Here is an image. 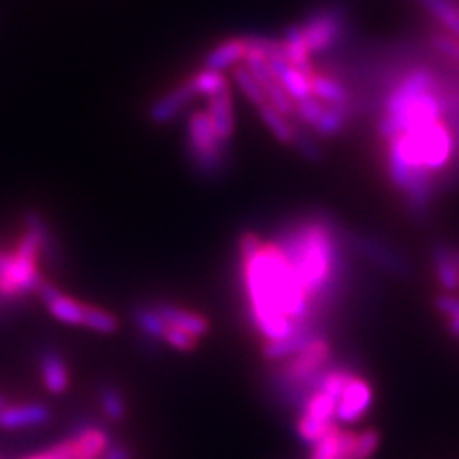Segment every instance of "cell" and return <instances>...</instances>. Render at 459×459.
<instances>
[{
  "label": "cell",
  "mask_w": 459,
  "mask_h": 459,
  "mask_svg": "<svg viewBox=\"0 0 459 459\" xmlns=\"http://www.w3.org/2000/svg\"><path fill=\"white\" fill-rule=\"evenodd\" d=\"M243 280L251 322L266 342L314 329V307L290 258L278 241H263L255 232L239 239Z\"/></svg>",
  "instance_id": "1"
},
{
  "label": "cell",
  "mask_w": 459,
  "mask_h": 459,
  "mask_svg": "<svg viewBox=\"0 0 459 459\" xmlns=\"http://www.w3.org/2000/svg\"><path fill=\"white\" fill-rule=\"evenodd\" d=\"M278 243L314 310L329 303L337 293L341 276V249L333 224L324 217H310L293 226Z\"/></svg>",
  "instance_id": "2"
},
{
  "label": "cell",
  "mask_w": 459,
  "mask_h": 459,
  "mask_svg": "<svg viewBox=\"0 0 459 459\" xmlns=\"http://www.w3.org/2000/svg\"><path fill=\"white\" fill-rule=\"evenodd\" d=\"M230 143L214 133L205 109H194L186 121V153L201 177L214 178L226 170Z\"/></svg>",
  "instance_id": "3"
},
{
  "label": "cell",
  "mask_w": 459,
  "mask_h": 459,
  "mask_svg": "<svg viewBox=\"0 0 459 459\" xmlns=\"http://www.w3.org/2000/svg\"><path fill=\"white\" fill-rule=\"evenodd\" d=\"M310 56H325L342 47L351 31L349 10L341 3H325L312 8L299 22Z\"/></svg>",
  "instance_id": "4"
},
{
  "label": "cell",
  "mask_w": 459,
  "mask_h": 459,
  "mask_svg": "<svg viewBox=\"0 0 459 459\" xmlns=\"http://www.w3.org/2000/svg\"><path fill=\"white\" fill-rule=\"evenodd\" d=\"M329 358H332V342H329L325 335L318 333L305 349H300L297 354L283 360L281 368L278 369V376L283 383L297 386H307L308 383L312 393L314 383L325 369Z\"/></svg>",
  "instance_id": "5"
},
{
  "label": "cell",
  "mask_w": 459,
  "mask_h": 459,
  "mask_svg": "<svg viewBox=\"0 0 459 459\" xmlns=\"http://www.w3.org/2000/svg\"><path fill=\"white\" fill-rule=\"evenodd\" d=\"M352 117V108L327 106L314 96L295 104L293 121L322 138H333L344 131Z\"/></svg>",
  "instance_id": "6"
},
{
  "label": "cell",
  "mask_w": 459,
  "mask_h": 459,
  "mask_svg": "<svg viewBox=\"0 0 459 459\" xmlns=\"http://www.w3.org/2000/svg\"><path fill=\"white\" fill-rule=\"evenodd\" d=\"M109 446V435L104 429L86 427L48 452L54 459H102Z\"/></svg>",
  "instance_id": "7"
},
{
  "label": "cell",
  "mask_w": 459,
  "mask_h": 459,
  "mask_svg": "<svg viewBox=\"0 0 459 459\" xmlns=\"http://www.w3.org/2000/svg\"><path fill=\"white\" fill-rule=\"evenodd\" d=\"M371 404H373L371 383L366 377L354 373V376L349 379V383L344 385V389L339 396L335 420L341 423H354L364 418V415L369 411Z\"/></svg>",
  "instance_id": "8"
},
{
  "label": "cell",
  "mask_w": 459,
  "mask_h": 459,
  "mask_svg": "<svg viewBox=\"0 0 459 459\" xmlns=\"http://www.w3.org/2000/svg\"><path fill=\"white\" fill-rule=\"evenodd\" d=\"M195 100L188 81H182L178 84L172 86L167 92L161 96H157L153 102L148 108V119L153 125H169L175 119H178L180 115L186 111L192 102Z\"/></svg>",
  "instance_id": "9"
},
{
  "label": "cell",
  "mask_w": 459,
  "mask_h": 459,
  "mask_svg": "<svg viewBox=\"0 0 459 459\" xmlns=\"http://www.w3.org/2000/svg\"><path fill=\"white\" fill-rule=\"evenodd\" d=\"M351 241L354 243V249L364 255L366 258H369L371 263L379 264L383 270L391 272V274L396 276H408L411 272L410 263L402 256L398 251H394L393 247L385 246L379 239L369 238V236H354L351 238Z\"/></svg>",
  "instance_id": "10"
},
{
  "label": "cell",
  "mask_w": 459,
  "mask_h": 459,
  "mask_svg": "<svg viewBox=\"0 0 459 459\" xmlns=\"http://www.w3.org/2000/svg\"><path fill=\"white\" fill-rule=\"evenodd\" d=\"M52 418L50 408L39 402L31 404H8L0 410V429L3 430H20V429H33L48 423Z\"/></svg>",
  "instance_id": "11"
},
{
  "label": "cell",
  "mask_w": 459,
  "mask_h": 459,
  "mask_svg": "<svg viewBox=\"0 0 459 459\" xmlns=\"http://www.w3.org/2000/svg\"><path fill=\"white\" fill-rule=\"evenodd\" d=\"M246 52H247V47H246V40H243L241 35L224 39L205 52L204 69L226 74L228 69H234L236 65H239L243 62Z\"/></svg>",
  "instance_id": "12"
},
{
  "label": "cell",
  "mask_w": 459,
  "mask_h": 459,
  "mask_svg": "<svg viewBox=\"0 0 459 459\" xmlns=\"http://www.w3.org/2000/svg\"><path fill=\"white\" fill-rule=\"evenodd\" d=\"M209 119L212 123L214 133L219 134L222 142L232 140L234 128H236V117H234V100L232 91L226 89L219 94L207 98V108H205Z\"/></svg>",
  "instance_id": "13"
},
{
  "label": "cell",
  "mask_w": 459,
  "mask_h": 459,
  "mask_svg": "<svg viewBox=\"0 0 459 459\" xmlns=\"http://www.w3.org/2000/svg\"><path fill=\"white\" fill-rule=\"evenodd\" d=\"M310 91L316 100L327 106H347L352 108V94L337 77L314 71L310 77Z\"/></svg>",
  "instance_id": "14"
},
{
  "label": "cell",
  "mask_w": 459,
  "mask_h": 459,
  "mask_svg": "<svg viewBox=\"0 0 459 459\" xmlns=\"http://www.w3.org/2000/svg\"><path fill=\"white\" fill-rule=\"evenodd\" d=\"M153 308L160 312V316L167 322V325L184 329V332H188L190 335H194L197 339L209 335V332H211L209 320L205 318V316H201L197 312L184 310V308H178L175 305H167V303H161Z\"/></svg>",
  "instance_id": "15"
},
{
  "label": "cell",
  "mask_w": 459,
  "mask_h": 459,
  "mask_svg": "<svg viewBox=\"0 0 459 459\" xmlns=\"http://www.w3.org/2000/svg\"><path fill=\"white\" fill-rule=\"evenodd\" d=\"M430 258H433L435 276L438 285L442 287V291L455 295L459 291V274L455 266L454 249L446 246V243H438V246H435L433 251H430Z\"/></svg>",
  "instance_id": "16"
},
{
  "label": "cell",
  "mask_w": 459,
  "mask_h": 459,
  "mask_svg": "<svg viewBox=\"0 0 459 459\" xmlns=\"http://www.w3.org/2000/svg\"><path fill=\"white\" fill-rule=\"evenodd\" d=\"M40 376L50 394H64L69 389V369L60 352L47 351L40 356Z\"/></svg>",
  "instance_id": "17"
},
{
  "label": "cell",
  "mask_w": 459,
  "mask_h": 459,
  "mask_svg": "<svg viewBox=\"0 0 459 459\" xmlns=\"http://www.w3.org/2000/svg\"><path fill=\"white\" fill-rule=\"evenodd\" d=\"M320 332L316 329H303V332H297L295 335L281 339V341H270L263 344V356L270 362H281L297 354L300 349H305L307 344L318 335Z\"/></svg>",
  "instance_id": "18"
},
{
  "label": "cell",
  "mask_w": 459,
  "mask_h": 459,
  "mask_svg": "<svg viewBox=\"0 0 459 459\" xmlns=\"http://www.w3.org/2000/svg\"><path fill=\"white\" fill-rule=\"evenodd\" d=\"M337 402L339 398L329 394L322 389H314L307 398H305V411L303 415L307 418L324 423V425H335V413H337Z\"/></svg>",
  "instance_id": "19"
},
{
  "label": "cell",
  "mask_w": 459,
  "mask_h": 459,
  "mask_svg": "<svg viewBox=\"0 0 459 459\" xmlns=\"http://www.w3.org/2000/svg\"><path fill=\"white\" fill-rule=\"evenodd\" d=\"M258 117L263 119L268 131L274 134V138L283 143V146H291L295 140V121L291 117H287L281 111H278L272 104H264L261 108H256Z\"/></svg>",
  "instance_id": "20"
},
{
  "label": "cell",
  "mask_w": 459,
  "mask_h": 459,
  "mask_svg": "<svg viewBox=\"0 0 459 459\" xmlns=\"http://www.w3.org/2000/svg\"><path fill=\"white\" fill-rule=\"evenodd\" d=\"M418 3L440 22L446 31L459 39V0H418Z\"/></svg>",
  "instance_id": "21"
},
{
  "label": "cell",
  "mask_w": 459,
  "mask_h": 459,
  "mask_svg": "<svg viewBox=\"0 0 459 459\" xmlns=\"http://www.w3.org/2000/svg\"><path fill=\"white\" fill-rule=\"evenodd\" d=\"M186 81H188L190 89H192L195 98L197 96L211 98L214 94H219V92L230 89V81L224 74H219V71H211V69H204V67L195 71V74L190 75Z\"/></svg>",
  "instance_id": "22"
},
{
  "label": "cell",
  "mask_w": 459,
  "mask_h": 459,
  "mask_svg": "<svg viewBox=\"0 0 459 459\" xmlns=\"http://www.w3.org/2000/svg\"><path fill=\"white\" fill-rule=\"evenodd\" d=\"M47 307L57 322L67 325H82L84 303H79V300L71 299L60 291L54 299L48 300Z\"/></svg>",
  "instance_id": "23"
},
{
  "label": "cell",
  "mask_w": 459,
  "mask_h": 459,
  "mask_svg": "<svg viewBox=\"0 0 459 459\" xmlns=\"http://www.w3.org/2000/svg\"><path fill=\"white\" fill-rule=\"evenodd\" d=\"M232 75H234V81L238 84V89L243 92V96H246L255 108H261V106L268 104L266 94L261 89V84L256 82V79L249 74V69L246 65H243V64L236 65L232 69Z\"/></svg>",
  "instance_id": "24"
},
{
  "label": "cell",
  "mask_w": 459,
  "mask_h": 459,
  "mask_svg": "<svg viewBox=\"0 0 459 459\" xmlns=\"http://www.w3.org/2000/svg\"><path fill=\"white\" fill-rule=\"evenodd\" d=\"M82 325L92 329L96 333L111 335L119 329V320L108 310H102L98 307L84 305V316H82Z\"/></svg>",
  "instance_id": "25"
},
{
  "label": "cell",
  "mask_w": 459,
  "mask_h": 459,
  "mask_svg": "<svg viewBox=\"0 0 459 459\" xmlns=\"http://www.w3.org/2000/svg\"><path fill=\"white\" fill-rule=\"evenodd\" d=\"M100 406H102V411L109 421L119 423L125 420L126 402H125L123 394L115 389V386L106 385L100 389Z\"/></svg>",
  "instance_id": "26"
},
{
  "label": "cell",
  "mask_w": 459,
  "mask_h": 459,
  "mask_svg": "<svg viewBox=\"0 0 459 459\" xmlns=\"http://www.w3.org/2000/svg\"><path fill=\"white\" fill-rule=\"evenodd\" d=\"M134 320L140 327L142 333H146L152 339H163L165 332H167V322L161 318L160 312L155 308H148V307H140L134 312Z\"/></svg>",
  "instance_id": "27"
},
{
  "label": "cell",
  "mask_w": 459,
  "mask_h": 459,
  "mask_svg": "<svg viewBox=\"0 0 459 459\" xmlns=\"http://www.w3.org/2000/svg\"><path fill=\"white\" fill-rule=\"evenodd\" d=\"M381 444V433L376 427H368L354 437V446L351 459H371Z\"/></svg>",
  "instance_id": "28"
},
{
  "label": "cell",
  "mask_w": 459,
  "mask_h": 459,
  "mask_svg": "<svg viewBox=\"0 0 459 459\" xmlns=\"http://www.w3.org/2000/svg\"><path fill=\"white\" fill-rule=\"evenodd\" d=\"M341 437L342 429L339 425H333L318 442L314 444L310 459H339Z\"/></svg>",
  "instance_id": "29"
},
{
  "label": "cell",
  "mask_w": 459,
  "mask_h": 459,
  "mask_svg": "<svg viewBox=\"0 0 459 459\" xmlns=\"http://www.w3.org/2000/svg\"><path fill=\"white\" fill-rule=\"evenodd\" d=\"M293 146H297V150H299L300 153H303L308 161H314V163L322 161L324 152H322L320 142L316 140V138L308 133V128H305L303 125H299L297 121H295V140H293Z\"/></svg>",
  "instance_id": "30"
},
{
  "label": "cell",
  "mask_w": 459,
  "mask_h": 459,
  "mask_svg": "<svg viewBox=\"0 0 459 459\" xmlns=\"http://www.w3.org/2000/svg\"><path fill=\"white\" fill-rule=\"evenodd\" d=\"M332 427L333 425H324V423H318V421L307 418V415H300L299 421H297V435L300 437V440H303L305 444H310V446H314V444L318 442Z\"/></svg>",
  "instance_id": "31"
},
{
  "label": "cell",
  "mask_w": 459,
  "mask_h": 459,
  "mask_svg": "<svg viewBox=\"0 0 459 459\" xmlns=\"http://www.w3.org/2000/svg\"><path fill=\"white\" fill-rule=\"evenodd\" d=\"M163 341L167 344H170L172 349L177 351H182V352H194L197 349V342L199 339L190 335L188 332H184V329H178V327H167V332L163 335Z\"/></svg>",
  "instance_id": "32"
},
{
  "label": "cell",
  "mask_w": 459,
  "mask_h": 459,
  "mask_svg": "<svg viewBox=\"0 0 459 459\" xmlns=\"http://www.w3.org/2000/svg\"><path fill=\"white\" fill-rule=\"evenodd\" d=\"M102 459H133V454L123 444H111Z\"/></svg>",
  "instance_id": "33"
},
{
  "label": "cell",
  "mask_w": 459,
  "mask_h": 459,
  "mask_svg": "<svg viewBox=\"0 0 459 459\" xmlns=\"http://www.w3.org/2000/svg\"><path fill=\"white\" fill-rule=\"evenodd\" d=\"M446 320H448L450 333H452L454 337H459V310H457L455 314H452L450 318H446Z\"/></svg>",
  "instance_id": "34"
},
{
  "label": "cell",
  "mask_w": 459,
  "mask_h": 459,
  "mask_svg": "<svg viewBox=\"0 0 459 459\" xmlns=\"http://www.w3.org/2000/svg\"><path fill=\"white\" fill-rule=\"evenodd\" d=\"M25 459H54V457H52V455H50V452L47 450V452L35 454V455H29V457H25Z\"/></svg>",
  "instance_id": "35"
},
{
  "label": "cell",
  "mask_w": 459,
  "mask_h": 459,
  "mask_svg": "<svg viewBox=\"0 0 459 459\" xmlns=\"http://www.w3.org/2000/svg\"><path fill=\"white\" fill-rule=\"evenodd\" d=\"M10 404V402H8V398L3 394V393H0V410H3V408H6Z\"/></svg>",
  "instance_id": "36"
},
{
  "label": "cell",
  "mask_w": 459,
  "mask_h": 459,
  "mask_svg": "<svg viewBox=\"0 0 459 459\" xmlns=\"http://www.w3.org/2000/svg\"><path fill=\"white\" fill-rule=\"evenodd\" d=\"M454 256H455V266H457V274H459V249H454Z\"/></svg>",
  "instance_id": "37"
}]
</instances>
